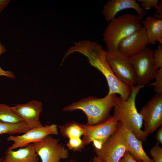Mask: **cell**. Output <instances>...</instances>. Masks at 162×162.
Segmentation results:
<instances>
[{"mask_svg": "<svg viewBox=\"0 0 162 162\" xmlns=\"http://www.w3.org/2000/svg\"><path fill=\"white\" fill-rule=\"evenodd\" d=\"M78 51L88 58L91 66L104 76L109 88L108 94H118L124 99H128L132 88L122 83L115 75L107 59V51L104 50L101 44L87 40L81 45Z\"/></svg>", "mask_w": 162, "mask_h": 162, "instance_id": "1", "label": "cell"}, {"mask_svg": "<svg viewBox=\"0 0 162 162\" xmlns=\"http://www.w3.org/2000/svg\"><path fill=\"white\" fill-rule=\"evenodd\" d=\"M144 86L136 85L132 88L130 96L127 100L116 95L114 100L113 116L142 142L146 140L149 135L141 129L143 120L136 108L135 100L140 90Z\"/></svg>", "mask_w": 162, "mask_h": 162, "instance_id": "2", "label": "cell"}, {"mask_svg": "<svg viewBox=\"0 0 162 162\" xmlns=\"http://www.w3.org/2000/svg\"><path fill=\"white\" fill-rule=\"evenodd\" d=\"M116 95V94H108L101 98L90 96L65 106L62 110L70 112L82 110L87 117L86 125L92 126L99 124L111 116L110 112L113 107Z\"/></svg>", "mask_w": 162, "mask_h": 162, "instance_id": "3", "label": "cell"}, {"mask_svg": "<svg viewBox=\"0 0 162 162\" xmlns=\"http://www.w3.org/2000/svg\"><path fill=\"white\" fill-rule=\"evenodd\" d=\"M142 27L137 15L126 13L113 19L109 22L103 34L107 51L117 50L122 40Z\"/></svg>", "mask_w": 162, "mask_h": 162, "instance_id": "4", "label": "cell"}, {"mask_svg": "<svg viewBox=\"0 0 162 162\" xmlns=\"http://www.w3.org/2000/svg\"><path fill=\"white\" fill-rule=\"evenodd\" d=\"M84 131L82 139L84 145L92 142L94 150L101 149L107 139L114 133L118 127V122L113 116L105 121L92 126L81 124Z\"/></svg>", "mask_w": 162, "mask_h": 162, "instance_id": "5", "label": "cell"}, {"mask_svg": "<svg viewBox=\"0 0 162 162\" xmlns=\"http://www.w3.org/2000/svg\"><path fill=\"white\" fill-rule=\"evenodd\" d=\"M106 57L113 73L121 82L131 88L136 85L135 73L129 57L117 49L107 51Z\"/></svg>", "mask_w": 162, "mask_h": 162, "instance_id": "6", "label": "cell"}, {"mask_svg": "<svg viewBox=\"0 0 162 162\" xmlns=\"http://www.w3.org/2000/svg\"><path fill=\"white\" fill-rule=\"evenodd\" d=\"M153 51L148 47L139 54L129 57L135 73L137 85L144 86L154 79L157 69L153 58Z\"/></svg>", "mask_w": 162, "mask_h": 162, "instance_id": "7", "label": "cell"}, {"mask_svg": "<svg viewBox=\"0 0 162 162\" xmlns=\"http://www.w3.org/2000/svg\"><path fill=\"white\" fill-rule=\"evenodd\" d=\"M33 144L41 162H61V159L68 158V149L59 142L58 139L49 135Z\"/></svg>", "mask_w": 162, "mask_h": 162, "instance_id": "8", "label": "cell"}, {"mask_svg": "<svg viewBox=\"0 0 162 162\" xmlns=\"http://www.w3.org/2000/svg\"><path fill=\"white\" fill-rule=\"evenodd\" d=\"M144 130L149 135L162 125V94H156L141 109Z\"/></svg>", "mask_w": 162, "mask_h": 162, "instance_id": "9", "label": "cell"}, {"mask_svg": "<svg viewBox=\"0 0 162 162\" xmlns=\"http://www.w3.org/2000/svg\"><path fill=\"white\" fill-rule=\"evenodd\" d=\"M97 156L106 162H118L127 151L119 128L107 139L99 150H94Z\"/></svg>", "mask_w": 162, "mask_h": 162, "instance_id": "10", "label": "cell"}, {"mask_svg": "<svg viewBox=\"0 0 162 162\" xmlns=\"http://www.w3.org/2000/svg\"><path fill=\"white\" fill-rule=\"evenodd\" d=\"M57 128V125L54 124L45 125L41 127L31 129L20 135H10L7 138V140L12 141L13 143L9 148L14 150L30 143L40 142L50 135H57L58 134Z\"/></svg>", "mask_w": 162, "mask_h": 162, "instance_id": "11", "label": "cell"}, {"mask_svg": "<svg viewBox=\"0 0 162 162\" xmlns=\"http://www.w3.org/2000/svg\"><path fill=\"white\" fill-rule=\"evenodd\" d=\"M11 108L31 129L43 126L40 120V116L43 109L41 102L32 100L26 103L17 104Z\"/></svg>", "mask_w": 162, "mask_h": 162, "instance_id": "12", "label": "cell"}, {"mask_svg": "<svg viewBox=\"0 0 162 162\" xmlns=\"http://www.w3.org/2000/svg\"><path fill=\"white\" fill-rule=\"evenodd\" d=\"M147 44L146 31L142 27L122 40L118 45L117 50L124 55L130 57L141 52Z\"/></svg>", "mask_w": 162, "mask_h": 162, "instance_id": "13", "label": "cell"}, {"mask_svg": "<svg viewBox=\"0 0 162 162\" xmlns=\"http://www.w3.org/2000/svg\"><path fill=\"white\" fill-rule=\"evenodd\" d=\"M130 8L136 11L141 21L146 14V10L135 0H109L104 5L102 14L105 21L109 22L115 17L119 12Z\"/></svg>", "mask_w": 162, "mask_h": 162, "instance_id": "14", "label": "cell"}, {"mask_svg": "<svg viewBox=\"0 0 162 162\" xmlns=\"http://www.w3.org/2000/svg\"><path fill=\"white\" fill-rule=\"evenodd\" d=\"M120 132L124 139L128 151L137 161L143 162H154L145 152L142 142L139 140L130 131L124 127L118 122Z\"/></svg>", "mask_w": 162, "mask_h": 162, "instance_id": "15", "label": "cell"}, {"mask_svg": "<svg viewBox=\"0 0 162 162\" xmlns=\"http://www.w3.org/2000/svg\"><path fill=\"white\" fill-rule=\"evenodd\" d=\"M2 162H39V157L33 143H30L16 151L9 147Z\"/></svg>", "mask_w": 162, "mask_h": 162, "instance_id": "16", "label": "cell"}, {"mask_svg": "<svg viewBox=\"0 0 162 162\" xmlns=\"http://www.w3.org/2000/svg\"><path fill=\"white\" fill-rule=\"evenodd\" d=\"M145 29L148 44H154L157 42L162 44V19L149 16L141 21Z\"/></svg>", "mask_w": 162, "mask_h": 162, "instance_id": "17", "label": "cell"}, {"mask_svg": "<svg viewBox=\"0 0 162 162\" xmlns=\"http://www.w3.org/2000/svg\"><path fill=\"white\" fill-rule=\"evenodd\" d=\"M62 135L68 139L74 137H80L84 134L83 129L79 123L73 121L68 123L64 125L58 126Z\"/></svg>", "mask_w": 162, "mask_h": 162, "instance_id": "18", "label": "cell"}, {"mask_svg": "<svg viewBox=\"0 0 162 162\" xmlns=\"http://www.w3.org/2000/svg\"><path fill=\"white\" fill-rule=\"evenodd\" d=\"M31 129L24 122L12 124L0 121V135L4 134H23Z\"/></svg>", "mask_w": 162, "mask_h": 162, "instance_id": "19", "label": "cell"}, {"mask_svg": "<svg viewBox=\"0 0 162 162\" xmlns=\"http://www.w3.org/2000/svg\"><path fill=\"white\" fill-rule=\"evenodd\" d=\"M0 121L12 124L24 122L12 110L11 107L0 103Z\"/></svg>", "mask_w": 162, "mask_h": 162, "instance_id": "20", "label": "cell"}, {"mask_svg": "<svg viewBox=\"0 0 162 162\" xmlns=\"http://www.w3.org/2000/svg\"><path fill=\"white\" fill-rule=\"evenodd\" d=\"M67 145L69 149L75 152H81L85 146L82 139L80 137L69 139Z\"/></svg>", "mask_w": 162, "mask_h": 162, "instance_id": "21", "label": "cell"}, {"mask_svg": "<svg viewBox=\"0 0 162 162\" xmlns=\"http://www.w3.org/2000/svg\"><path fill=\"white\" fill-rule=\"evenodd\" d=\"M155 80L154 84V91L157 94H162V68L158 69L154 76Z\"/></svg>", "mask_w": 162, "mask_h": 162, "instance_id": "22", "label": "cell"}, {"mask_svg": "<svg viewBox=\"0 0 162 162\" xmlns=\"http://www.w3.org/2000/svg\"><path fill=\"white\" fill-rule=\"evenodd\" d=\"M150 154L154 162H162V148L158 142L151 148Z\"/></svg>", "mask_w": 162, "mask_h": 162, "instance_id": "23", "label": "cell"}, {"mask_svg": "<svg viewBox=\"0 0 162 162\" xmlns=\"http://www.w3.org/2000/svg\"><path fill=\"white\" fill-rule=\"evenodd\" d=\"M153 58L157 69L162 68V45L160 44L157 48L153 51Z\"/></svg>", "mask_w": 162, "mask_h": 162, "instance_id": "24", "label": "cell"}, {"mask_svg": "<svg viewBox=\"0 0 162 162\" xmlns=\"http://www.w3.org/2000/svg\"><path fill=\"white\" fill-rule=\"evenodd\" d=\"M138 1L140 2L141 7L146 10L152 7H154L155 9L160 2L159 0H138Z\"/></svg>", "mask_w": 162, "mask_h": 162, "instance_id": "25", "label": "cell"}, {"mask_svg": "<svg viewBox=\"0 0 162 162\" xmlns=\"http://www.w3.org/2000/svg\"><path fill=\"white\" fill-rule=\"evenodd\" d=\"M6 50L0 42V56L3 53L5 52ZM3 76L11 79H15L16 78L15 76L11 71H4L3 70L0 66V76Z\"/></svg>", "mask_w": 162, "mask_h": 162, "instance_id": "26", "label": "cell"}, {"mask_svg": "<svg viewBox=\"0 0 162 162\" xmlns=\"http://www.w3.org/2000/svg\"><path fill=\"white\" fill-rule=\"evenodd\" d=\"M118 162H143L142 161H137L135 160L130 153L127 151L123 157Z\"/></svg>", "mask_w": 162, "mask_h": 162, "instance_id": "27", "label": "cell"}, {"mask_svg": "<svg viewBox=\"0 0 162 162\" xmlns=\"http://www.w3.org/2000/svg\"><path fill=\"white\" fill-rule=\"evenodd\" d=\"M156 139L159 144H162V126H160L157 131Z\"/></svg>", "mask_w": 162, "mask_h": 162, "instance_id": "28", "label": "cell"}, {"mask_svg": "<svg viewBox=\"0 0 162 162\" xmlns=\"http://www.w3.org/2000/svg\"><path fill=\"white\" fill-rule=\"evenodd\" d=\"M10 2L9 0H0V13L6 7Z\"/></svg>", "mask_w": 162, "mask_h": 162, "instance_id": "29", "label": "cell"}, {"mask_svg": "<svg viewBox=\"0 0 162 162\" xmlns=\"http://www.w3.org/2000/svg\"><path fill=\"white\" fill-rule=\"evenodd\" d=\"M92 161V162H106L100 160L96 156H94Z\"/></svg>", "mask_w": 162, "mask_h": 162, "instance_id": "30", "label": "cell"}, {"mask_svg": "<svg viewBox=\"0 0 162 162\" xmlns=\"http://www.w3.org/2000/svg\"><path fill=\"white\" fill-rule=\"evenodd\" d=\"M3 158H2L0 159V162H2V161L3 160Z\"/></svg>", "mask_w": 162, "mask_h": 162, "instance_id": "31", "label": "cell"}, {"mask_svg": "<svg viewBox=\"0 0 162 162\" xmlns=\"http://www.w3.org/2000/svg\"><path fill=\"white\" fill-rule=\"evenodd\" d=\"M74 162V161H70V162Z\"/></svg>", "mask_w": 162, "mask_h": 162, "instance_id": "32", "label": "cell"}, {"mask_svg": "<svg viewBox=\"0 0 162 162\" xmlns=\"http://www.w3.org/2000/svg\"><path fill=\"white\" fill-rule=\"evenodd\" d=\"M89 162H92V161H90Z\"/></svg>", "mask_w": 162, "mask_h": 162, "instance_id": "33", "label": "cell"}]
</instances>
